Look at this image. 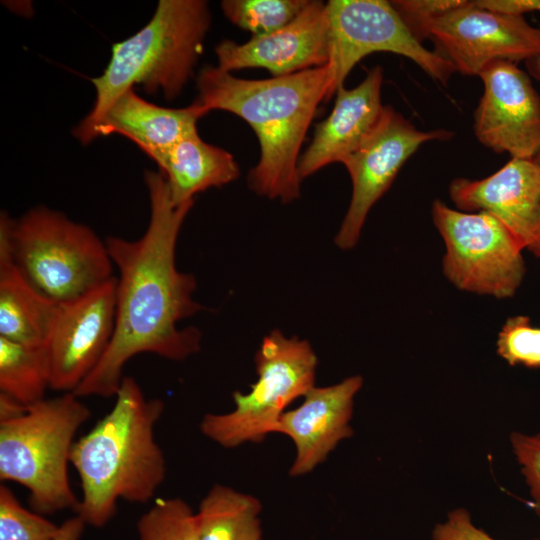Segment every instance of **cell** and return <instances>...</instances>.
I'll use <instances>...</instances> for the list:
<instances>
[{
    "label": "cell",
    "mask_w": 540,
    "mask_h": 540,
    "mask_svg": "<svg viewBox=\"0 0 540 540\" xmlns=\"http://www.w3.org/2000/svg\"><path fill=\"white\" fill-rule=\"evenodd\" d=\"M114 276L88 293L57 305L47 341L50 388L73 392L103 357L115 328Z\"/></svg>",
    "instance_id": "cell-13"
},
{
    "label": "cell",
    "mask_w": 540,
    "mask_h": 540,
    "mask_svg": "<svg viewBox=\"0 0 540 540\" xmlns=\"http://www.w3.org/2000/svg\"><path fill=\"white\" fill-rule=\"evenodd\" d=\"M497 354L509 365L540 368V326L528 316L509 317L502 325L496 342Z\"/></svg>",
    "instance_id": "cell-26"
},
{
    "label": "cell",
    "mask_w": 540,
    "mask_h": 540,
    "mask_svg": "<svg viewBox=\"0 0 540 540\" xmlns=\"http://www.w3.org/2000/svg\"><path fill=\"white\" fill-rule=\"evenodd\" d=\"M436 52L465 76H479L491 63L540 57V27L466 1L436 18L428 29Z\"/></svg>",
    "instance_id": "cell-11"
},
{
    "label": "cell",
    "mask_w": 540,
    "mask_h": 540,
    "mask_svg": "<svg viewBox=\"0 0 540 540\" xmlns=\"http://www.w3.org/2000/svg\"><path fill=\"white\" fill-rule=\"evenodd\" d=\"M90 416L80 397L65 392L0 421V479L26 488L37 513L76 511L68 464L76 433Z\"/></svg>",
    "instance_id": "cell-5"
},
{
    "label": "cell",
    "mask_w": 540,
    "mask_h": 540,
    "mask_svg": "<svg viewBox=\"0 0 540 540\" xmlns=\"http://www.w3.org/2000/svg\"><path fill=\"white\" fill-rule=\"evenodd\" d=\"M194 101L207 113L231 112L254 130L259 161L248 175L260 196L291 202L300 196L301 146L319 104L327 101V64L297 73L249 80L207 65L196 78Z\"/></svg>",
    "instance_id": "cell-2"
},
{
    "label": "cell",
    "mask_w": 540,
    "mask_h": 540,
    "mask_svg": "<svg viewBox=\"0 0 540 540\" xmlns=\"http://www.w3.org/2000/svg\"><path fill=\"white\" fill-rule=\"evenodd\" d=\"M362 385V377L354 375L334 385L314 386L301 405L282 414L274 433L286 435L295 446L291 476L312 472L342 440L352 436L354 397Z\"/></svg>",
    "instance_id": "cell-16"
},
{
    "label": "cell",
    "mask_w": 540,
    "mask_h": 540,
    "mask_svg": "<svg viewBox=\"0 0 540 540\" xmlns=\"http://www.w3.org/2000/svg\"><path fill=\"white\" fill-rule=\"evenodd\" d=\"M483 94L474 112L477 140L496 153L534 159L540 152V95L517 63L497 61L478 76Z\"/></svg>",
    "instance_id": "cell-12"
},
{
    "label": "cell",
    "mask_w": 540,
    "mask_h": 540,
    "mask_svg": "<svg viewBox=\"0 0 540 540\" xmlns=\"http://www.w3.org/2000/svg\"><path fill=\"white\" fill-rule=\"evenodd\" d=\"M57 305L25 278L0 235V337L26 345L47 344Z\"/></svg>",
    "instance_id": "cell-20"
},
{
    "label": "cell",
    "mask_w": 540,
    "mask_h": 540,
    "mask_svg": "<svg viewBox=\"0 0 540 540\" xmlns=\"http://www.w3.org/2000/svg\"><path fill=\"white\" fill-rule=\"evenodd\" d=\"M448 191L458 210L493 215L540 259V166L534 159L511 158L482 179L456 178Z\"/></svg>",
    "instance_id": "cell-14"
},
{
    "label": "cell",
    "mask_w": 540,
    "mask_h": 540,
    "mask_svg": "<svg viewBox=\"0 0 540 540\" xmlns=\"http://www.w3.org/2000/svg\"><path fill=\"white\" fill-rule=\"evenodd\" d=\"M445 254V277L458 289L498 299L511 298L526 272L523 248L493 215L451 208L442 200L431 207Z\"/></svg>",
    "instance_id": "cell-8"
},
{
    "label": "cell",
    "mask_w": 540,
    "mask_h": 540,
    "mask_svg": "<svg viewBox=\"0 0 540 540\" xmlns=\"http://www.w3.org/2000/svg\"><path fill=\"white\" fill-rule=\"evenodd\" d=\"M453 136V131L444 129L419 130L393 107L384 106L373 130L342 161L352 181V196L335 237L337 246L351 249L357 244L370 209L421 145Z\"/></svg>",
    "instance_id": "cell-10"
},
{
    "label": "cell",
    "mask_w": 540,
    "mask_h": 540,
    "mask_svg": "<svg viewBox=\"0 0 540 540\" xmlns=\"http://www.w3.org/2000/svg\"><path fill=\"white\" fill-rule=\"evenodd\" d=\"M258 498L215 484L196 512L198 540H262Z\"/></svg>",
    "instance_id": "cell-21"
},
{
    "label": "cell",
    "mask_w": 540,
    "mask_h": 540,
    "mask_svg": "<svg viewBox=\"0 0 540 540\" xmlns=\"http://www.w3.org/2000/svg\"><path fill=\"white\" fill-rule=\"evenodd\" d=\"M139 540H198L196 512L182 498H158L137 521Z\"/></svg>",
    "instance_id": "cell-24"
},
{
    "label": "cell",
    "mask_w": 540,
    "mask_h": 540,
    "mask_svg": "<svg viewBox=\"0 0 540 540\" xmlns=\"http://www.w3.org/2000/svg\"><path fill=\"white\" fill-rule=\"evenodd\" d=\"M85 526L86 524L80 516L71 517L60 525L54 540H80Z\"/></svg>",
    "instance_id": "cell-31"
},
{
    "label": "cell",
    "mask_w": 540,
    "mask_h": 540,
    "mask_svg": "<svg viewBox=\"0 0 540 540\" xmlns=\"http://www.w3.org/2000/svg\"><path fill=\"white\" fill-rule=\"evenodd\" d=\"M27 407L12 397L0 392V421L13 419L22 415Z\"/></svg>",
    "instance_id": "cell-32"
},
{
    "label": "cell",
    "mask_w": 540,
    "mask_h": 540,
    "mask_svg": "<svg viewBox=\"0 0 540 540\" xmlns=\"http://www.w3.org/2000/svg\"><path fill=\"white\" fill-rule=\"evenodd\" d=\"M0 235L25 278L57 304L76 299L114 277L105 240L61 212L39 206L18 220L2 212Z\"/></svg>",
    "instance_id": "cell-6"
},
{
    "label": "cell",
    "mask_w": 540,
    "mask_h": 540,
    "mask_svg": "<svg viewBox=\"0 0 540 540\" xmlns=\"http://www.w3.org/2000/svg\"><path fill=\"white\" fill-rule=\"evenodd\" d=\"M114 397L110 411L75 441L70 456L81 484L76 515L95 528L116 515L119 500L149 502L167 474L155 438L164 402L146 398L131 376H124Z\"/></svg>",
    "instance_id": "cell-3"
},
{
    "label": "cell",
    "mask_w": 540,
    "mask_h": 540,
    "mask_svg": "<svg viewBox=\"0 0 540 540\" xmlns=\"http://www.w3.org/2000/svg\"><path fill=\"white\" fill-rule=\"evenodd\" d=\"M465 0H395L390 1L412 35L422 43L428 38L431 23Z\"/></svg>",
    "instance_id": "cell-27"
},
{
    "label": "cell",
    "mask_w": 540,
    "mask_h": 540,
    "mask_svg": "<svg viewBox=\"0 0 540 540\" xmlns=\"http://www.w3.org/2000/svg\"><path fill=\"white\" fill-rule=\"evenodd\" d=\"M328 18L327 101L343 86L365 56L389 52L409 58L428 76L447 85L456 72L436 51L425 48L406 27L389 1L330 0Z\"/></svg>",
    "instance_id": "cell-9"
},
{
    "label": "cell",
    "mask_w": 540,
    "mask_h": 540,
    "mask_svg": "<svg viewBox=\"0 0 540 540\" xmlns=\"http://www.w3.org/2000/svg\"><path fill=\"white\" fill-rule=\"evenodd\" d=\"M510 442L530 488L533 510L540 518V433L512 432Z\"/></svg>",
    "instance_id": "cell-28"
},
{
    "label": "cell",
    "mask_w": 540,
    "mask_h": 540,
    "mask_svg": "<svg viewBox=\"0 0 540 540\" xmlns=\"http://www.w3.org/2000/svg\"><path fill=\"white\" fill-rule=\"evenodd\" d=\"M432 540H495L484 530L476 527L469 512L458 508L448 513L447 519L437 524ZM539 540V539H537Z\"/></svg>",
    "instance_id": "cell-29"
},
{
    "label": "cell",
    "mask_w": 540,
    "mask_h": 540,
    "mask_svg": "<svg viewBox=\"0 0 540 540\" xmlns=\"http://www.w3.org/2000/svg\"><path fill=\"white\" fill-rule=\"evenodd\" d=\"M474 3L484 10L509 16L540 12V0H477Z\"/></svg>",
    "instance_id": "cell-30"
},
{
    "label": "cell",
    "mask_w": 540,
    "mask_h": 540,
    "mask_svg": "<svg viewBox=\"0 0 540 540\" xmlns=\"http://www.w3.org/2000/svg\"><path fill=\"white\" fill-rule=\"evenodd\" d=\"M530 74L540 80V57L525 62ZM535 162L540 166V152L534 158Z\"/></svg>",
    "instance_id": "cell-33"
},
{
    "label": "cell",
    "mask_w": 540,
    "mask_h": 540,
    "mask_svg": "<svg viewBox=\"0 0 540 540\" xmlns=\"http://www.w3.org/2000/svg\"><path fill=\"white\" fill-rule=\"evenodd\" d=\"M218 67L231 72L263 68L273 77L325 66L328 62L326 3L310 1L289 24L245 43L224 40L215 47Z\"/></svg>",
    "instance_id": "cell-15"
},
{
    "label": "cell",
    "mask_w": 540,
    "mask_h": 540,
    "mask_svg": "<svg viewBox=\"0 0 540 540\" xmlns=\"http://www.w3.org/2000/svg\"><path fill=\"white\" fill-rule=\"evenodd\" d=\"M206 114L195 102L185 108H166L144 100L130 88L116 99L94 127L91 141L99 136L119 134L149 155L166 150L196 132L198 120Z\"/></svg>",
    "instance_id": "cell-18"
},
{
    "label": "cell",
    "mask_w": 540,
    "mask_h": 540,
    "mask_svg": "<svg viewBox=\"0 0 540 540\" xmlns=\"http://www.w3.org/2000/svg\"><path fill=\"white\" fill-rule=\"evenodd\" d=\"M165 177L175 206L194 202V196L224 186L239 177L233 155L205 142L193 132L166 150L148 155Z\"/></svg>",
    "instance_id": "cell-19"
},
{
    "label": "cell",
    "mask_w": 540,
    "mask_h": 540,
    "mask_svg": "<svg viewBox=\"0 0 540 540\" xmlns=\"http://www.w3.org/2000/svg\"><path fill=\"white\" fill-rule=\"evenodd\" d=\"M51 383L47 344L26 345L0 337V392L25 406L45 399Z\"/></svg>",
    "instance_id": "cell-22"
},
{
    "label": "cell",
    "mask_w": 540,
    "mask_h": 540,
    "mask_svg": "<svg viewBox=\"0 0 540 540\" xmlns=\"http://www.w3.org/2000/svg\"><path fill=\"white\" fill-rule=\"evenodd\" d=\"M383 77V69L376 66L356 87L337 90L331 113L316 125L310 145L300 156L301 181L331 163H342L373 130L384 109Z\"/></svg>",
    "instance_id": "cell-17"
},
{
    "label": "cell",
    "mask_w": 540,
    "mask_h": 540,
    "mask_svg": "<svg viewBox=\"0 0 540 540\" xmlns=\"http://www.w3.org/2000/svg\"><path fill=\"white\" fill-rule=\"evenodd\" d=\"M59 528L23 507L10 488L0 486V540H54Z\"/></svg>",
    "instance_id": "cell-25"
},
{
    "label": "cell",
    "mask_w": 540,
    "mask_h": 540,
    "mask_svg": "<svg viewBox=\"0 0 540 540\" xmlns=\"http://www.w3.org/2000/svg\"><path fill=\"white\" fill-rule=\"evenodd\" d=\"M144 180L151 209L145 233L133 241L105 239L119 272L115 328L103 357L73 391L80 398L114 397L125 364L137 354L181 361L200 349V331L177 326L203 309L193 298L195 277L179 271L175 262L178 235L194 202L175 206L160 172L146 171Z\"/></svg>",
    "instance_id": "cell-1"
},
{
    "label": "cell",
    "mask_w": 540,
    "mask_h": 540,
    "mask_svg": "<svg viewBox=\"0 0 540 540\" xmlns=\"http://www.w3.org/2000/svg\"><path fill=\"white\" fill-rule=\"evenodd\" d=\"M308 0H224L226 18L252 37L275 32L293 21L309 4Z\"/></svg>",
    "instance_id": "cell-23"
},
{
    "label": "cell",
    "mask_w": 540,
    "mask_h": 540,
    "mask_svg": "<svg viewBox=\"0 0 540 540\" xmlns=\"http://www.w3.org/2000/svg\"><path fill=\"white\" fill-rule=\"evenodd\" d=\"M211 23L203 0H160L150 21L129 38L114 43L103 73L91 79L96 98L73 135L91 142L94 127L128 89L141 85L146 93L162 92L173 100L193 76Z\"/></svg>",
    "instance_id": "cell-4"
},
{
    "label": "cell",
    "mask_w": 540,
    "mask_h": 540,
    "mask_svg": "<svg viewBox=\"0 0 540 540\" xmlns=\"http://www.w3.org/2000/svg\"><path fill=\"white\" fill-rule=\"evenodd\" d=\"M255 365L257 380L248 392L233 393L234 409L200 422L201 433L223 448L263 441L285 409L315 386L318 359L310 343L279 330L263 338Z\"/></svg>",
    "instance_id": "cell-7"
}]
</instances>
